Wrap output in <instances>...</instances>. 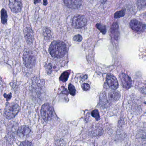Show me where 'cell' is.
Listing matches in <instances>:
<instances>
[{"label": "cell", "instance_id": "6da1fadb", "mask_svg": "<svg viewBox=\"0 0 146 146\" xmlns=\"http://www.w3.org/2000/svg\"><path fill=\"white\" fill-rule=\"evenodd\" d=\"M66 45L63 41L57 40L52 42L49 47L50 54L53 57L61 58L66 52Z\"/></svg>", "mask_w": 146, "mask_h": 146}, {"label": "cell", "instance_id": "7a4b0ae2", "mask_svg": "<svg viewBox=\"0 0 146 146\" xmlns=\"http://www.w3.org/2000/svg\"><path fill=\"white\" fill-rule=\"evenodd\" d=\"M20 109L19 106L17 104L14 103L9 104L7 105L4 109V116L7 119H12L18 114Z\"/></svg>", "mask_w": 146, "mask_h": 146}, {"label": "cell", "instance_id": "3957f363", "mask_svg": "<svg viewBox=\"0 0 146 146\" xmlns=\"http://www.w3.org/2000/svg\"><path fill=\"white\" fill-rule=\"evenodd\" d=\"M23 60L24 64L28 68H32L36 64V57L32 51L25 52L23 55Z\"/></svg>", "mask_w": 146, "mask_h": 146}, {"label": "cell", "instance_id": "277c9868", "mask_svg": "<svg viewBox=\"0 0 146 146\" xmlns=\"http://www.w3.org/2000/svg\"><path fill=\"white\" fill-rule=\"evenodd\" d=\"M41 114L42 118L44 121H48L52 119L53 110L49 104L45 103L42 106Z\"/></svg>", "mask_w": 146, "mask_h": 146}, {"label": "cell", "instance_id": "5b68a950", "mask_svg": "<svg viewBox=\"0 0 146 146\" xmlns=\"http://www.w3.org/2000/svg\"><path fill=\"white\" fill-rule=\"evenodd\" d=\"M86 18L82 15H76L73 18L72 25L73 27L76 28H81L86 25Z\"/></svg>", "mask_w": 146, "mask_h": 146}, {"label": "cell", "instance_id": "8992f818", "mask_svg": "<svg viewBox=\"0 0 146 146\" xmlns=\"http://www.w3.org/2000/svg\"><path fill=\"white\" fill-rule=\"evenodd\" d=\"M129 25L131 29L136 32L144 31L146 28V25L145 24L135 19L130 21Z\"/></svg>", "mask_w": 146, "mask_h": 146}, {"label": "cell", "instance_id": "52a82bcc", "mask_svg": "<svg viewBox=\"0 0 146 146\" xmlns=\"http://www.w3.org/2000/svg\"><path fill=\"white\" fill-rule=\"evenodd\" d=\"M106 81L109 87L113 90H116L118 87V82L114 75L108 74L106 76Z\"/></svg>", "mask_w": 146, "mask_h": 146}, {"label": "cell", "instance_id": "ba28073f", "mask_svg": "<svg viewBox=\"0 0 146 146\" xmlns=\"http://www.w3.org/2000/svg\"><path fill=\"white\" fill-rule=\"evenodd\" d=\"M9 6L11 11L14 13L21 12L22 7V3L19 1H9Z\"/></svg>", "mask_w": 146, "mask_h": 146}, {"label": "cell", "instance_id": "9c48e42d", "mask_svg": "<svg viewBox=\"0 0 146 146\" xmlns=\"http://www.w3.org/2000/svg\"><path fill=\"white\" fill-rule=\"evenodd\" d=\"M120 79L123 86L124 88L128 90L131 87L132 85V80L127 75L122 73L120 75Z\"/></svg>", "mask_w": 146, "mask_h": 146}, {"label": "cell", "instance_id": "30bf717a", "mask_svg": "<svg viewBox=\"0 0 146 146\" xmlns=\"http://www.w3.org/2000/svg\"><path fill=\"white\" fill-rule=\"evenodd\" d=\"M31 132V129L28 127L23 126L19 128L17 131V134L19 138L23 139L27 137L30 134Z\"/></svg>", "mask_w": 146, "mask_h": 146}, {"label": "cell", "instance_id": "8fae6325", "mask_svg": "<svg viewBox=\"0 0 146 146\" xmlns=\"http://www.w3.org/2000/svg\"><path fill=\"white\" fill-rule=\"evenodd\" d=\"M111 33L114 39L118 40L120 37L119 26L117 22H115L111 25L110 29Z\"/></svg>", "mask_w": 146, "mask_h": 146}, {"label": "cell", "instance_id": "7c38bea8", "mask_svg": "<svg viewBox=\"0 0 146 146\" xmlns=\"http://www.w3.org/2000/svg\"><path fill=\"white\" fill-rule=\"evenodd\" d=\"M65 5L70 8L73 9H77L81 6L82 1H68L65 0L64 1Z\"/></svg>", "mask_w": 146, "mask_h": 146}, {"label": "cell", "instance_id": "4fadbf2b", "mask_svg": "<svg viewBox=\"0 0 146 146\" xmlns=\"http://www.w3.org/2000/svg\"><path fill=\"white\" fill-rule=\"evenodd\" d=\"M24 34L26 39L28 43H32L33 39L34 33L30 27H26L24 29Z\"/></svg>", "mask_w": 146, "mask_h": 146}, {"label": "cell", "instance_id": "5bb4252c", "mask_svg": "<svg viewBox=\"0 0 146 146\" xmlns=\"http://www.w3.org/2000/svg\"><path fill=\"white\" fill-rule=\"evenodd\" d=\"M120 93L117 91H111L108 94V97L111 102L117 101L120 99Z\"/></svg>", "mask_w": 146, "mask_h": 146}, {"label": "cell", "instance_id": "9a60e30c", "mask_svg": "<svg viewBox=\"0 0 146 146\" xmlns=\"http://www.w3.org/2000/svg\"><path fill=\"white\" fill-rule=\"evenodd\" d=\"M1 19L3 24H5L7 21V11L4 9H2L1 11Z\"/></svg>", "mask_w": 146, "mask_h": 146}, {"label": "cell", "instance_id": "2e32d148", "mask_svg": "<svg viewBox=\"0 0 146 146\" xmlns=\"http://www.w3.org/2000/svg\"><path fill=\"white\" fill-rule=\"evenodd\" d=\"M70 73V71H66L62 73L60 78V81L63 82H66L68 80Z\"/></svg>", "mask_w": 146, "mask_h": 146}, {"label": "cell", "instance_id": "e0dca14e", "mask_svg": "<svg viewBox=\"0 0 146 146\" xmlns=\"http://www.w3.org/2000/svg\"><path fill=\"white\" fill-rule=\"evenodd\" d=\"M96 26L97 28L103 34H105L106 33V27L105 25L98 23L96 25Z\"/></svg>", "mask_w": 146, "mask_h": 146}, {"label": "cell", "instance_id": "ac0fdd59", "mask_svg": "<svg viewBox=\"0 0 146 146\" xmlns=\"http://www.w3.org/2000/svg\"><path fill=\"white\" fill-rule=\"evenodd\" d=\"M125 12H126V10H125V9H122L120 11H117L115 13V15H114V17L116 19L123 17L125 15Z\"/></svg>", "mask_w": 146, "mask_h": 146}, {"label": "cell", "instance_id": "d6986e66", "mask_svg": "<svg viewBox=\"0 0 146 146\" xmlns=\"http://www.w3.org/2000/svg\"><path fill=\"white\" fill-rule=\"evenodd\" d=\"M91 115L95 118L96 121H99L100 119V116L99 112L98 110H94L92 111Z\"/></svg>", "mask_w": 146, "mask_h": 146}, {"label": "cell", "instance_id": "ffe728a7", "mask_svg": "<svg viewBox=\"0 0 146 146\" xmlns=\"http://www.w3.org/2000/svg\"><path fill=\"white\" fill-rule=\"evenodd\" d=\"M68 90L70 94L72 96H74L76 94V89L74 87L72 84H70L68 85Z\"/></svg>", "mask_w": 146, "mask_h": 146}, {"label": "cell", "instance_id": "44dd1931", "mask_svg": "<svg viewBox=\"0 0 146 146\" xmlns=\"http://www.w3.org/2000/svg\"><path fill=\"white\" fill-rule=\"evenodd\" d=\"M137 5L140 9H142L146 7V1H137Z\"/></svg>", "mask_w": 146, "mask_h": 146}, {"label": "cell", "instance_id": "7402d4cb", "mask_svg": "<svg viewBox=\"0 0 146 146\" xmlns=\"http://www.w3.org/2000/svg\"><path fill=\"white\" fill-rule=\"evenodd\" d=\"M73 40H74V41H76V42H80L82 41V37L80 35L78 34V35H76L74 36V37L73 38Z\"/></svg>", "mask_w": 146, "mask_h": 146}, {"label": "cell", "instance_id": "603a6c76", "mask_svg": "<svg viewBox=\"0 0 146 146\" xmlns=\"http://www.w3.org/2000/svg\"><path fill=\"white\" fill-rule=\"evenodd\" d=\"M82 87L84 91H87L90 88V85L87 83H84L82 85Z\"/></svg>", "mask_w": 146, "mask_h": 146}, {"label": "cell", "instance_id": "cb8c5ba5", "mask_svg": "<svg viewBox=\"0 0 146 146\" xmlns=\"http://www.w3.org/2000/svg\"><path fill=\"white\" fill-rule=\"evenodd\" d=\"M20 146H33L32 144L29 141H25L21 142Z\"/></svg>", "mask_w": 146, "mask_h": 146}, {"label": "cell", "instance_id": "d4e9b609", "mask_svg": "<svg viewBox=\"0 0 146 146\" xmlns=\"http://www.w3.org/2000/svg\"><path fill=\"white\" fill-rule=\"evenodd\" d=\"M4 97L7 100H9L12 97V94L11 93L9 94H6V93L4 94Z\"/></svg>", "mask_w": 146, "mask_h": 146}, {"label": "cell", "instance_id": "484cf974", "mask_svg": "<svg viewBox=\"0 0 146 146\" xmlns=\"http://www.w3.org/2000/svg\"><path fill=\"white\" fill-rule=\"evenodd\" d=\"M145 103V104H146V101Z\"/></svg>", "mask_w": 146, "mask_h": 146}]
</instances>
